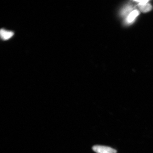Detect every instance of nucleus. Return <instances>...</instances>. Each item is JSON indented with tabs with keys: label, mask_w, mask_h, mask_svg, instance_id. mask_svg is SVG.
<instances>
[{
	"label": "nucleus",
	"mask_w": 153,
	"mask_h": 153,
	"mask_svg": "<svg viewBox=\"0 0 153 153\" xmlns=\"http://www.w3.org/2000/svg\"><path fill=\"white\" fill-rule=\"evenodd\" d=\"M0 34H1V39L4 40H7L10 39L14 34V32L8 31V30H5L4 29H1Z\"/></svg>",
	"instance_id": "obj_2"
},
{
	"label": "nucleus",
	"mask_w": 153,
	"mask_h": 153,
	"mask_svg": "<svg viewBox=\"0 0 153 153\" xmlns=\"http://www.w3.org/2000/svg\"><path fill=\"white\" fill-rule=\"evenodd\" d=\"M92 149L97 153H116L117 152L110 147L101 145H95L93 147Z\"/></svg>",
	"instance_id": "obj_1"
},
{
	"label": "nucleus",
	"mask_w": 153,
	"mask_h": 153,
	"mask_svg": "<svg viewBox=\"0 0 153 153\" xmlns=\"http://www.w3.org/2000/svg\"><path fill=\"white\" fill-rule=\"evenodd\" d=\"M132 8L131 5H129L128 6L126 7L123 11V14H126L127 12H129V11H131Z\"/></svg>",
	"instance_id": "obj_5"
},
{
	"label": "nucleus",
	"mask_w": 153,
	"mask_h": 153,
	"mask_svg": "<svg viewBox=\"0 0 153 153\" xmlns=\"http://www.w3.org/2000/svg\"><path fill=\"white\" fill-rule=\"evenodd\" d=\"M138 6L140 10L144 13L149 12L152 9V5L148 3L143 4H138Z\"/></svg>",
	"instance_id": "obj_3"
},
{
	"label": "nucleus",
	"mask_w": 153,
	"mask_h": 153,
	"mask_svg": "<svg viewBox=\"0 0 153 153\" xmlns=\"http://www.w3.org/2000/svg\"><path fill=\"white\" fill-rule=\"evenodd\" d=\"M139 14V11L137 10H135L132 11L128 16L127 19V22L128 23H131L132 22L136 17L138 16Z\"/></svg>",
	"instance_id": "obj_4"
}]
</instances>
